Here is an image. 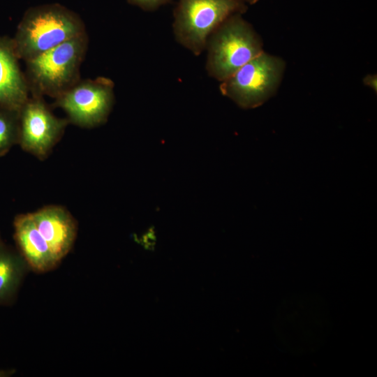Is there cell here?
Instances as JSON below:
<instances>
[{
  "instance_id": "6da1fadb",
  "label": "cell",
  "mask_w": 377,
  "mask_h": 377,
  "mask_svg": "<svg viewBox=\"0 0 377 377\" xmlns=\"http://www.w3.org/2000/svg\"><path fill=\"white\" fill-rule=\"evenodd\" d=\"M87 32L81 17L59 3L31 7L12 38L19 59L27 61Z\"/></svg>"
},
{
  "instance_id": "7a4b0ae2",
  "label": "cell",
  "mask_w": 377,
  "mask_h": 377,
  "mask_svg": "<svg viewBox=\"0 0 377 377\" xmlns=\"http://www.w3.org/2000/svg\"><path fill=\"white\" fill-rule=\"evenodd\" d=\"M88 45L86 32L24 61L30 95L54 99L77 82Z\"/></svg>"
},
{
  "instance_id": "3957f363",
  "label": "cell",
  "mask_w": 377,
  "mask_h": 377,
  "mask_svg": "<svg viewBox=\"0 0 377 377\" xmlns=\"http://www.w3.org/2000/svg\"><path fill=\"white\" fill-rule=\"evenodd\" d=\"M206 71L222 82L263 52L262 43L239 13L222 22L208 37Z\"/></svg>"
},
{
  "instance_id": "277c9868",
  "label": "cell",
  "mask_w": 377,
  "mask_h": 377,
  "mask_svg": "<svg viewBox=\"0 0 377 377\" xmlns=\"http://www.w3.org/2000/svg\"><path fill=\"white\" fill-rule=\"evenodd\" d=\"M246 9L241 0H179L172 24L176 40L200 55L209 35L227 18Z\"/></svg>"
},
{
  "instance_id": "5b68a950",
  "label": "cell",
  "mask_w": 377,
  "mask_h": 377,
  "mask_svg": "<svg viewBox=\"0 0 377 377\" xmlns=\"http://www.w3.org/2000/svg\"><path fill=\"white\" fill-rule=\"evenodd\" d=\"M284 67L282 59L263 52L222 81L220 91L242 108L258 107L276 92Z\"/></svg>"
},
{
  "instance_id": "8992f818",
  "label": "cell",
  "mask_w": 377,
  "mask_h": 377,
  "mask_svg": "<svg viewBox=\"0 0 377 377\" xmlns=\"http://www.w3.org/2000/svg\"><path fill=\"white\" fill-rule=\"evenodd\" d=\"M114 84L106 77L80 79L54 98L52 107L62 109L69 124L84 128L104 124L114 103Z\"/></svg>"
},
{
  "instance_id": "52a82bcc",
  "label": "cell",
  "mask_w": 377,
  "mask_h": 377,
  "mask_svg": "<svg viewBox=\"0 0 377 377\" xmlns=\"http://www.w3.org/2000/svg\"><path fill=\"white\" fill-rule=\"evenodd\" d=\"M19 118L18 145L40 161L49 156L69 124L54 114L43 97L34 95L20 108Z\"/></svg>"
},
{
  "instance_id": "ba28073f",
  "label": "cell",
  "mask_w": 377,
  "mask_h": 377,
  "mask_svg": "<svg viewBox=\"0 0 377 377\" xmlns=\"http://www.w3.org/2000/svg\"><path fill=\"white\" fill-rule=\"evenodd\" d=\"M34 223L60 262L71 250L76 239L77 223L64 207L46 205L31 212Z\"/></svg>"
},
{
  "instance_id": "9c48e42d",
  "label": "cell",
  "mask_w": 377,
  "mask_h": 377,
  "mask_svg": "<svg viewBox=\"0 0 377 377\" xmlns=\"http://www.w3.org/2000/svg\"><path fill=\"white\" fill-rule=\"evenodd\" d=\"M13 228L17 250L29 268L37 272H46L58 265L60 262L38 231L31 213L17 215Z\"/></svg>"
},
{
  "instance_id": "30bf717a",
  "label": "cell",
  "mask_w": 377,
  "mask_h": 377,
  "mask_svg": "<svg viewBox=\"0 0 377 377\" xmlns=\"http://www.w3.org/2000/svg\"><path fill=\"white\" fill-rule=\"evenodd\" d=\"M13 39L0 36V108L20 110L30 96Z\"/></svg>"
},
{
  "instance_id": "8fae6325",
  "label": "cell",
  "mask_w": 377,
  "mask_h": 377,
  "mask_svg": "<svg viewBox=\"0 0 377 377\" xmlns=\"http://www.w3.org/2000/svg\"><path fill=\"white\" fill-rule=\"evenodd\" d=\"M28 267L17 249L0 244V305L13 301Z\"/></svg>"
},
{
  "instance_id": "7c38bea8",
  "label": "cell",
  "mask_w": 377,
  "mask_h": 377,
  "mask_svg": "<svg viewBox=\"0 0 377 377\" xmlns=\"http://www.w3.org/2000/svg\"><path fill=\"white\" fill-rule=\"evenodd\" d=\"M20 110L0 108V157L15 145L20 135Z\"/></svg>"
},
{
  "instance_id": "4fadbf2b",
  "label": "cell",
  "mask_w": 377,
  "mask_h": 377,
  "mask_svg": "<svg viewBox=\"0 0 377 377\" xmlns=\"http://www.w3.org/2000/svg\"><path fill=\"white\" fill-rule=\"evenodd\" d=\"M172 0H128V1L135 5L145 10H154L158 7L170 3Z\"/></svg>"
},
{
  "instance_id": "5bb4252c",
  "label": "cell",
  "mask_w": 377,
  "mask_h": 377,
  "mask_svg": "<svg viewBox=\"0 0 377 377\" xmlns=\"http://www.w3.org/2000/svg\"><path fill=\"white\" fill-rule=\"evenodd\" d=\"M376 81L377 80L376 75H368L364 80V84L374 89H375V91H376Z\"/></svg>"
},
{
  "instance_id": "9a60e30c",
  "label": "cell",
  "mask_w": 377,
  "mask_h": 377,
  "mask_svg": "<svg viewBox=\"0 0 377 377\" xmlns=\"http://www.w3.org/2000/svg\"><path fill=\"white\" fill-rule=\"evenodd\" d=\"M14 373V371H4L0 370V377H6L12 375Z\"/></svg>"
},
{
  "instance_id": "2e32d148",
  "label": "cell",
  "mask_w": 377,
  "mask_h": 377,
  "mask_svg": "<svg viewBox=\"0 0 377 377\" xmlns=\"http://www.w3.org/2000/svg\"><path fill=\"white\" fill-rule=\"evenodd\" d=\"M258 0H250V3H255L258 1Z\"/></svg>"
},
{
  "instance_id": "e0dca14e",
  "label": "cell",
  "mask_w": 377,
  "mask_h": 377,
  "mask_svg": "<svg viewBox=\"0 0 377 377\" xmlns=\"http://www.w3.org/2000/svg\"><path fill=\"white\" fill-rule=\"evenodd\" d=\"M241 1H244V2H247V3H250V0H241Z\"/></svg>"
},
{
  "instance_id": "ac0fdd59",
  "label": "cell",
  "mask_w": 377,
  "mask_h": 377,
  "mask_svg": "<svg viewBox=\"0 0 377 377\" xmlns=\"http://www.w3.org/2000/svg\"><path fill=\"white\" fill-rule=\"evenodd\" d=\"M3 242V240L1 239V234H0V244Z\"/></svg>"
}]
</instances>
